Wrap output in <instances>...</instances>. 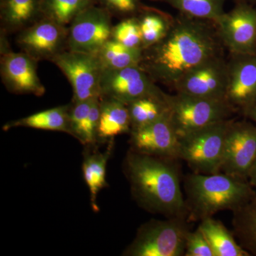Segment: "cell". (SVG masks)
Wrapping results in <instances>:
<instances>
[{"label": "cell", "instance_id": "cell-1", "mask_svg": "<svg viewBox=\"0 0 256 256\" xmlns=\"http://www.w3.org/2000/svg\"><path fill=\"white\" fill-rule=\"evenodd\" d=\"M223 47L214 22L182 14L162 41L143 50L140 66L154 82L173 88L188 70L223 54Z\"/></svg>", "mask_w": 256, "mask_h": 256}, {"label": "cell", "instance_id": "cell-2", "mask_svg": "<svg viewBox=\"0 0 256 256\" xmlns=\"http://www.w3.org/2000/svg\"><path fill=\"white\" fill-rule=\"evenodd\" d=\"M176 160L140 154L130 149L124 161V172L140 206L166 218H188Z\"/></svg>", "mask_w": 256, "mask_h": 256}, {"label": "cell", "instance_id": "cell-3", "mask_svg": "<svg viewBox=\"0 0 256 256\" xmlns=\"http://www.w3.org/2000/svg\"><path fill=\"white\" fill-rule=\"evenodd\" d=\"M188 220L213 217L217 212H233L245 206L256 195L248 180L220 172L188 174L184 184Z\"/></svg>", "mask_w": 256, "mask_h": 256}, {"label": "cell", "instance_id": "cell-4", "mask_svg": "<svg viewBox=\"0 0 256 256\" xmlns=\"http://www.w3.org/2000/svg\"><path fill=\"white\" fill-rule=\"evenodd\" d=\"M234 120H224L178 136V160L186 162L194 173L220 172L224 143Z\"/></svg>", "mask_w": 256, "mask_h": 256}, {"label": "cell", "instance_id": "cell-5", "mask_svg": "<svg viewBox=\"0 0 256 256\" xmlns=\"http://www.w3.org/2000/svg\"><path fill=\"white\" fill-rule=\"evenodd\" d=\"M188 216L152 220L143 224L124 252L127 256H182L190 232Z\"/></svg>", "mask_w": 256, "mask_h": 256}, {"label": "cell", "instance_id": "cell-6", "mask_svg": "<svg viewBox=\"0 0 256 256\" xmlns=\"http://www.w3.org/2000/svg\"><path fill=\"white\" fill-rule=\"evenodd\" d=\"M170 118L178 136L214 122L230 119L236 109L225 99L196 97L175 92L168 94Z\"/></svg>", "mask_w": 256, "mask_h": 256}, {"label": "cell", "instance_id": "cell-7", "mask_svg": "<svg viewBox=\"0 0 256 256\" xmlns=\"http://www.w3.org/2000/svg\"><path fill=\"white\" fill-rule=\"evenodd\" d=\"M110 13L92 5L74 18L68 26L67 50L96 55L112 35Z\"/></svg>", "mask_w": 256, "mask_h": 256}, {"label": "cell", "instance_id": "cell-8", "mask_svg": "<svg viewBox=\"0 0 256 256\" xmlns=\"http://www.w3.org/2000/svg\"><path fill=\"white\" fill-rule=\"evenodd\" d=\"M68 78L74 101L100 98L102 68L97 55L66 50L52 60Z\"/></svg>", "mask_w": 256, "mask_h": 256}, {"label": "cell", "instance_id": "cell-9", "mask_svg": "<svg viewBox=\"0 0 256 256\" xmlns=\"http://www.w3.org/2000/svg\"><path fill=\"white\" fill-rule=\"evenodd\" d=\"M214 24L220 42L230 54H256V9L252 4L238 2Z\"/></svg>", "mask_w": 256, "mask_h": 256}, {"label": "cell", "instance_id": "cell-10", "mask_svg": "<svg viewBox=\"0 0 256 256\" xmlns=\"http://www.w3.org/2000/svg\"><path fill=\"white\" fill-rule=\"evenodd\" d=\"M228 60L223 54L212 57L188 70L173 87L178 94L212 99H226Z\"/></svg>", "mask_w": 256, "mask_h": 256}, {"label": "cell", "instance_id": "cell-11", "mask_svg": "<svg viewBox=\"0 0 256 256\" xmlns=\"http://www.w3.org/2000/svg\"><path fill=\"white\" fill-rule=\"evenodd\" d=\"M68 26L42 18L18 32L16 43L22 52L34 60L52 62L67 50Z\"/></svg>", "mask_w": 256, "mask_h": 256}, {"label": "cell", "instance_id": "cell-12", "mask_svg": "<svg viewBox=\"0 0 256 256\" xmlns=\"http://www.w3.org/2000/svg\"><path fill=\"white\" fill-rule=\"evenodd\" d=\"M256 158V124L234 120L224 143L220 172L248 180Z\"/></svg>", "mask_w": 256, "mask_h": 256}, {"label": "cell", "instance_id": "cell-13", "mask_svg": "<svg viewBox=\"0 0 256 256\" xmlns=\"http://www.w3.org/2000/svg\"><path fill=\"white\" fill-rule=\"evenodd\" d=\"M160 88L140 66L118 69H102L100 98L128 105L143 96L159 92Z\"/></svg>", "mask_w": 256, "mask_h": 256}, {"label": "cell", "instance_id": "cell-14", "mask_svg": "<svg viewBox=\"0 0 256 256\" xmlns=\"http://www.w3.org/2000/svg\"><path fill=\"white\" fill-rule=\"evenodd\" d=\"M131 150L158 156L178 160V136L170 114L144 127L131 130Z\"/></svg>", "mask_w": 256, "mask_h": 256}, {"label": "cell", "instance_id": "cell-15", "mask_svg": "<svg viewBox=\"0 0 256 256\" xmlns=\"http://www.w3.org/2000/svg\"><path fill=\"white\" fill-rule=\"evenodd\" d=\"M37 60L24 52H10L1 55L0 74L8 92L41 97L46 89L37 74Z\"/></svg>", "mask_w": 256, "mask_h": 256}, {"label": "cell", "instance_id": "cell-16", "mask_svg": "<svg viewBox=\"0 0 256 256\" xmlns=\"http://www.w3.org/2000/svg\"><path fill=\"white\" fill-rule=\"evenodd\" d=\"M256 98V54H230L226 99L240 112Z\"/></svg>", "mask_w": 256, "mask_h": 256}, {"label": "cell", "instance_id": "cell-17", "mask_svg": "<svg viewBox=\"0 0 256 256\" xmlns=\"http://www.w3.org/2000/svg\"><path fill=\"white\" fill-rule=\"evenodd\" d=\"M70 136L82 146H95L98 142V128L100 118V98L74 101L70 104Z\"/></svg>", "mask_w": 256, "mask_h": 256}, {"label": "cell", "instance_id": "cell-18", "mask_svg": "<svg viewBox=\"0 0 256 256\" xmlns=\"http://www.w3.org/2000/svg\"><path fill=\"white\" fill-rule=\"evenodd\" d=\"M131 132V120L128 106L112 99L100 98V118L98 142H106L116 136Z\"/></svg>", "mask_w": 256, "mask_h": 256}, {"label": "cell", "instance_id": "cell-19", "mask_svg": "<svg viewBox=\"0 0 256 256\" xmlns=\"http://www.w3.org/2000/svg\"><path fill=\"white\" fill-rule=\"evenodd\" d=\"M42 0H1V30L18 33L42 18Z\"/></svg>", "mask_w": 256, "mask_h": 256}, {"label": "cell", "instance_id": "cell-20", "mask_svg": "<svg viewBox=\"0 0 256 256\" xmlns=\"http://www.w3.org/2000/svg\"><path fill=\"white\" fill-rule=\"evenodd\" d=\"M128 108L131 130L153 124L170 114L168 94L162 89L133 101Z\"/></svg>", "mask_w": 256, "mask_h": 256}, {"label": "cell", "instance_id": "cell-21", "mask_svg": "<svg viewBox=\"0 0 256 256\" xmlns=\"http://www.w3.org/2000/svg\"><path fill=\"white\" fill-rule=\"evenodd\" d=\"M114 146V139L108 141L107 150L104 152H94V153H90L88 152L84 156L82 165V176L90 192L92 210L96 212L99 210L96 202L98 194L102 188L108 186L106 169Z\"/></svg>", "mask_w": 256, "mask_h": 256}, {"label": "cell", "instance_id": "cell-22", "mask_svg": "<svg viewBox=\"0 0 256 256\" xmlns=\"http://www.w3.org/2000/svg\"><path fill=\"white\" fill-rule=\"evenodd\" d=\"M70 104L41 111L28 117L10 121L2 127L8 131L14 128H28L44 130L57 131L70 134Z\"/></svg>", "mask_w": 256, "mask_h": 256}, {"label": "cell", "instance_id": "cell-23", "mask_svg": "<svg viewBox=\"0 0 256 256\" xmlns=\"http://www.w3.org/2000/svg\"><path fill=\"white\" fill-rule=\"evenodd\" d=\"M198 228L208 242L215 256H250L236 240L233 234L220 220L208 217L201 220Z\"/></svg>", "mask_w": 256, "mask_h": 256}, {"label": "cell", "instance_id": "cell-24", "mask_svg": "<svg viewBox=\"0 0 256 256\" xmlns=\"http://www.w3.org/2000/svg\"><path fill=\"white\" fill-rule=\"evenodd\" d=\"M142 33L143 50L159 43L172 28L174 18L158 10L142 8L136 15Z\"/></svg>", "mask_w": 256, "mask_h": 256}, {"label": "cell", "instance_id": "cell-25", "mask_svg": "<svg viewBox=\"0 0 256 256\" xmlns=\"http://www.w3.org/2000/svg\"><path fill=\"white\" fill-rule=\"evenodd\" d=\"M233 226L238 244L250 255L256 256V195L234 212Z\"/></svg>", "mask_w": 256, "mask_h": 256}, {"label": "cell", "instance_id": "cell-26", "mask_svg": "<svg viewBox=\"0 0 256 256\" xmlns=\"http://www.w3.org/2000/svg\"><path fill=\"white\" fill-rule=\"evenodd\" d=\"M143 50H134L110 38L97 54L102 69H118L140 66Z\"/></svg>", "mask_w": 256, "mask_h": 256}, {"label": "cell", "instance_id": "cell-27", "mask_svg": "<svg viewBox=\"0 0 256 256\" xmlns=\"http://www.w3.org/2000/svg\"><path fill=\"white\" fill-rule=\"evenodd\" d=\"M96 0H42V18H47L68 26L74 18Z\"/></svg>", "mask_w": 256, "mask_h": 256}, {"label": "cell", "instance_id": "cell-28", "mask_svg": "<svg viewBox=\"0 0 256 256\" xmlns=\"http://www.w3.org/2000/svg\"><path fill=\"white\" fill-rule=\"evenodd\" d=\"M181 14L198 20L216 21L224 14V0H164Z\"/></svg>", "mask_w": 256, "mask_h": 256}, {"label": "cell", "instance_id": "cell-29", "mask_svg": "<svg viewBox=\"0 0 256 256\" xmlns=\"http://www.w3.org/2000/svg\"><path fill=\"white\" fill-rule=\"evenodd\" d=\"M111 38L129 48L143 50L142 33L137 16L122 18L114 26Z\"/></svg>", "mask_w": 256, "mask_h": 256}, {"label": "cell", "instance_id": "cell-30", "mask_svg": "<svg viewBox=\"0 0 256 256\" xmlns=\"http://www.w3.org/2000/svg\"><path fill=\"white\" fill-rule=\"evenodd\" d=\"M185 256H215L212 247L201 230L197 228L188 232L186 237Z\"/></svg>", "mask_w": 256, "mask_h": 256}, {"label": "cell", "instance_id": "cell-31", "mask_svg": "<svg viewBox=\"0 0 256 256\" xmlns=\"http://www.w3.org/2000/svg\"><path fill=\"white\" fill-rule=\"evenodd\" d=\"M111 15L122 18L136 16L142 9L140 0H98Z\"/></svg>", "mask_w": 256, "mask_h": 256}, {"label": "cell", "instance_id": "cell-32", "mask_svg": "<svg viewBox=\"0 0 256 256\" xmlns=\"http://www.w3.org/2000/svg\"><path fill=\"white\" fill-rule=\"evenodd\" d=\"M240 112L242 116L256 124V98L245 108L242 109Z\"/></svg>", "mask_w": 256, "mask_h": 256}, {"label": "cell", "instance_id": "cell-33", "mask_svg": "<svg viewBox=\"0 0 256 256\" xmlns=\"http://www.w3.org/2000/svg\"><path fill=\"white\" fill-rule=\"evenodd\" d=\"M248 180L250 184L256 188V158L249 172Z\"/></svg>", "mask_w": 256, "mask_h": 256}, {"label": "cell", "instance_id": "cell-34", "mask_svg": "<svg viewBox=\"0 0 256 256\" xmlns=\"http://www.w3.org/2000/svg\"><path fill=\"white\" fill-rule=\"evenodd\" d=\"M238 2H245L252 4L256 3V0H238Z\"/></svg>", "mask_w": 256, "mask_h": 256}]
</instances>
